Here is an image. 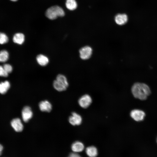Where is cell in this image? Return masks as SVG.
I'll use <instances>...</instances> for the list:
<instances>
[{"label": "cell", "instance_id": "cell-1", "mask_svg": "<svg viewBox=\"0 0 157 157\" xmlns=\"http://www.w3.org/2000/svg\"><path fill=\"white\" fill-rule=\"evenodd\" d=\"M131 92L135 97L142 100L146 99L151 93L150 89L148 85L140 83L133 84L131 88Z\"/></svg>", "mask_w": 157, "mask_h": 157}, {"label": "cell", "instance_id": "cell-2", "mask_svg": "<svg viewBox=\"0 0 157 157\" xmlns=\"http://www.w3.org/2000/svg\"><path fill=\"white\" fill-rule=\"evenodd\" d=\"M54 88L59 92L66 90L69 86V83L66 77L63 74H60L57 75L53 83Z\"/></svg>", "mask_w": 157, "mask_h": 157}, {"label": "cell", "instance_id": "cell-3", "mask_svg": "<svg viewBox=\"0 0 157 157\" xmlns=\"http://www.w3.org/2000/svg\"><path fill=\"white\" fill-rule=\"evenodd\" d=\"M65 12L60 7L55 6L48 8L46 12V15L49 19L53 20L58 17H63L65 15Z\"/></svg>", "mask_w": 157, "mask_h": 157}, {"label": "cell", "instance_id": "cell-4", "mask_svg": "<svg viewBox=\"0 0 157 157\" xmlns=\"http://www.w3.org/2000/svg\"><path fill=\"white\" fill-rule=\"evenodd\" d=\"M92 53V49L89 46H84L79 50L80 57L81 59L84 60L89 59L91 57Z\"/></svg>", "mask_w": 157, "mask_h": 157}, {"label": "cell", "instance_id": "cell-5", "mask_svg": "<svg viewBox=\"0 0 157 157\" xmlns=\"http://www.w3.org/2000/svg\"><path fill=\"white\" fill-rule=\"evenodd\" d=\"M92 102L91 97L88 94H84L82 96L78 101L79 105L83 108H88L91 104Z\"/></svg>", "mask_w": 157, "mask_h": 157}, {"label": "cell", "instance_id": "cell-6", "mask_svg": "<svg viewBox=\"0 0 157 157\" xmlns=\"http://www.w3.org/2000/svg\"><path fill=\"white\" fill-rule=\"evenodd\" d=\"M145 115V113L143 111L138 109L133 110L130 113L131 117L136 121L142 120Z\"/></svg>", "mask_w": 157, "mask_h": 157}, {"label": "cell", "instance_id": "cell-7", "mask_svg": "<svg viewBox=\"0 0 157 157\" xmlns=\"http://www.w3.org/2000/svg\"><path fill=\"white\" fill-rule=\"evenodd\" d=\"M22 117L23 121L27 122L32 117L33 114L31 108L28 106H26L23 109Z\"/></svg>", "mask_w": 157, "mask_h": 157}, {"label": "cell", "instance_id": "cell-8", "mask_svg": "<svg viewBox=\"0 0 157 157\" xmlns=\"http://www.w3.org/2000/svg\"><path fill=\"white\" fill-rule=\"evenodd\" d=\"M69 122L72 125L75 126L80 124L82 121L81 116L75 112H73L69 118Z\"/></svg>", "mask_w": 157, "mask_h": 157}, {"label": "cell", "instance_id": "cell-9", "mask_svg": "<svg viewBox=\"0 0 157 157\" xmlns=\"http://www.w3.org/2000/svg\"><path fill=\"white\" fill-rule=\"evenodd\" d=\"M11 126L16 132H20L23 129V125L20 119L16 118L13 119L11 122Z\"/></svg>", "mask_w": 157, "mask_h": 157}, {"label": "cell", "instance_id": "cell-10", "mask_svg": "<svg viewBox=\"0 0 157 157\" xmlns=\"http://www.w3.org/2000/svg\"><path fill=\"white\" fill-rule=\"evenodd\" d=\"M128 20L127 16L125 14H118L115 18L116 23L118 25H122L126 23Z\"/></svg>", "mask_w": 157, "mask_h": 157}, {"label": "cell", "instance_id": "cell-11", "mask_svg": "<svg viewBox=\"0 0 157 157\" xmlns=\"http://www.w3.org/2000/svg\"><path fill=\"white\" fill-rule=\"evenodd\" d=\"M36 60L38 64L42 66H46L49 62L48 58L46 56L41 54L37 56Z\"/></svg>", "mask_w": 157, "mask_h": 157}, {"label": "cell", "instance_id": "cell-12", "mask_svg": "<svg viewBox=\"0 0 157 157\" xmlns=\"http://www.w3.org/2000/svg\"><path fill=\"white\" fill-rule=\"evenodd\" d=\"M39 106L40 110L43 112H50L52 108L51 104L47 100L41 101Z\"/></svg>", "mask_w": 157, "mask_h": 157}, {"label": "cell", "instance_id": "cell-13", "mask_svg": "<svg viewBox=\"0 0 157 157\" xmlns=\"http://www.w3.org/2000/svg\"><path fill=\"white\" fill-rule=\"evenodd\" d=\"M25 36L22 33H18L15 34L13 37V42L19 45L22 44L25 41Z\"/></svg>", "mask_w": 157, "mask_h": 157}, {"label": "cell", "instance_id": "cell-14", "mask_svg": "<svg viewBox=\"0 0 157 157\" xmlns=\"http://www.w3.org/2000/svg\"><path fill=\"white\" fill-rule=\"evenodd\" d=\"M84 146L83 144L79 141H76L72 145L71 149L74 152L76 153L82 151L84 150Z\"/></svg>", "mask_w": 157, "mask_h": 157}, {"label": "cell", "instance_id": "cell-15", "mask_svg": "<svg viewBox=\"0 0 157 157\" xmlns=\"http://www.w3.org/2000/svg\"><path fill=\"white\" fill-rule=\"evenodd\" d=\"M85 152L87 155L90 157H95L98 154V151L97 148L93 146L87 147L86 149Z\"/></svg>", "mask_w": 157, "mask_h": 157}, {"label": "cell", "instance_id": "cell-16", "mask_svg": "<svg viewBox=\"0 0 157 157\" xmlns=\"http://www.w3.org/2000/svg\"><path fill=\"white\" fill-rule=\"evenodd\" d=\"M10 87L9 82L6 81L0 83V93L4 94L6 93Z\"/></svg>", "mask_w": 157, "mask_h": 157}, {"label": "cell", "instance_id": "cell-17", "mask_svg": "<svg viewBox=\"0 0 157 157\" xmlns=\"http://www.w3.org/2000/svg\"><path fill=\"white\" fill-rule=\"evenodd\" d=\"M65 6L68 10H73L76 8L77 4L75 0H66Z\"/></svg>", "mask_w": 157, "mask_h": 157}, {"label": "cell", "instance_id": "cell-18", "mask_svg": "<svg viewBox=\"0 0 157 157\" xmlns=\"http://www.w3.org/2000/svg\"><path fill=\"white\" fill-rule=\"evenodd\" d=\"M9 58V53L5 50H3L0 51V62H4L8 60Z\"/></svg>", "mask_w": 157, "mask_h": 157}, {"label": "cell", "instance_id": "cell-19", "mask_svg": "<svg viewBox=\"0 0 157 157\" xmlns=\"http://www.w3.org/2000/svg\"><path fill=\"white\" fill-rule=\"evenodd\" d=\"M8 41V38L5 33L0 32V44H3L7 43Z\"/></svg>", "mask_w": 157, "mask_h": 157}, {"label": "cell", "instance_id": "cell-20", "mask_svg": "<svg viewBox=\"0 0 157 157\" xmlns=\"http://www.w3.org/2000/svg\"><path fill=\"white\" fill-rule=\"evenodd\" d=\"M3 67L5 71L8 74L11 73L13 70L12 66L9 64H5Z\"/></svg>", "mask_w": 157, "mask_h": 157}, {"label": "cell", "instance_id": "cell-21", "mask_svg": "<svg viewBox=\"0 0 157 157\" xmlns=\"http://www.w3.org/2000/svg\"><path fill=\"white\" fill-rule=\"evenodd\" d=\"M8 74L5 71L3 66L0 65V76L6 77L8 76Z\"/></svg>", "mask_w": 157, "mask_h": 157}, {"label": "cell", "instance_id": "cell-22", "mask_svg": "<svg viewBox=\"0 0 157 157\" xmlns=\"http://www.w3.org/2000/svg\"><path fill=\"white\" fill-rule=\"evenodd\" d=\"M69 156L70 157H79L80 156L77 153L74 152L71 153L69 155Z\"/></svg>", "mask_w": 157, "mask_h": 157}, {"label": "cell", "instance_id": "cell-23", "mask_svg": "<svg viewBox=\"0 0 157 157\" xmlns=\"http://www.w3.org/2000/svg\"><path fill=\"white\" fill-rule=\"evenodd\" d=\"M3 149V147L1 144H0V155L1 154Z\"/></svg>", "mask_w": 157, "mask_h": 157}, {"label": "cell", "instance_id": "cell-24", "mask_svg": "<svg viewBox=\"0 0 157 157\" xmlns=\"http://www.w3.org/2000/svg\"><path fill=\"white\" fill-rule=\"evenodd\" d=\"M10 0L12 1L15 2L17 1L18 0Z\"/></svg>", "mask_w": 157, "mask_h": 157}, {"label": "cell", "instance_id": "cell-25", "mask_svg": "<svg viewBox=\"0 0 157 157\" xmlns=\"http://www.w3.org/2000/svg\"></svg>", "mask_w": 157, "mask_h": 157}]
</instances>
